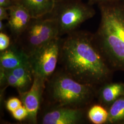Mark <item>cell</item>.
Here are the masks:
<instances>
[{
    "mask_svg": "<svg viewBox=\"0 0 124 124\" xmlns=\"http://www.w3.org/2000/svg\"><path fill=\"white\" fill-rule=\"evenodd\" d=\"M15 3L12 0H0V7L8 8Z\"/></svg>",
    "mask_w": 124,
    "mask_h": 124,
    "instance_id": "cell-20",
    "label": "cell"
},
{
    "mask_svg": "<svg viewBox=\"0 0 124 124\" xmlns=\"http://www.w3.org/2000/svg\"><path fill=\"white\" fill-rule=\"evenodd\" d=\"M58 64L77 81L98 88L110 82L114 72L95 34L83 31H73L62 38Z\"/></svg>",
    "mask_w": 124,
    "mask_h": 124,
    "instance_id": "cell-1",
    "label": "cell"
},
{
    "mask_svg": "<svg viewBox=\"0 0 124 124\" xmlns=\"http://www.w3.org/2000/svg\"><path fill=\"white\" fill-rule=\"evenodd\" d=\"M16 2L23 6L33 18L48 15L53 12L56 5L53 0H17Z\"/></svg>",
    "mask_w": 124,
    "mask_h": 124,
    "instance_id": "cell-12",
    "label": "cell"
},
{
    "mask_svg": "<svg viewBox=\"0 0 124 124\" xmlns=\"http://www.w3.org/2000/svg\"><path fill=\"white\" fill-rule=\"evenodd\" d=\"M87 119L86 109L65 107L46 108L38 117V123L42 124H79Z\"/></svg>",
    "mask_w": 124,
    "mask_h": 124,
    "instance_id": "cell-7",
    "label": "cell"
},
{
    "mask_svg": "<svg viewBox=\"0 0 124 124\" xmlns=\"http://www.w3.org/2000/svg\"><path fill=\"white\" fill-rule=\"evenodd\" d=\"M9 18L7 27L12 41H15L26 28L31 20V14L23 6L16 2L8 8Z\"/></svg>",
    "mask_w": 124,
    "mask_h": 124,
    "instance_id": "cell-9",
    "label": "cell"
},
{
    "mask_svg": "<svg viewBox=\"0 0 124 124\" xmlns=\"http://www.w3.org/2000/svg\"><path fill=\"white\" fill-rule=\"evenodd\" d=\"M96 14L92 5L81 0H67L56 3L49 16L57 21L59 36L68 35L76 31L81 24Z\"/></svg>",
    "mask_w": 124,
    "mask_h": 124,
    "instance_id": "cell-5",
    "label": "cell"
},
{
    "mask_svg": "<svg viewBox=\"0 0 124 124\" xmlns=\"http://www.w3.org/2000/svg\"><path fill=\"white\" fill-rule=\"evenodd\" d=\"M124 95V83L108 82L99 86L97 98L99 104L108 108L118 98Z\"/></svg>",
    "mask_w": 124,
    "mask_h": 124,
    "instance_id": "cell-11",
    "label": "cell"
},
{
    "mask_svg": "<svg viewBox=\"0 0 124 124\" xmlns=\"http://www.w3.org/2000/svg\"><path fill=\"white\" fill-rule=\"evenodd\" d=\"M29 63V57L13 41L8 48L0 52V70H11Z\"/></svg>",
    "mask_w": 124,
    "mask_h": 124,
    "instance_id": "cell-10",
    "label": "cell"
},
{
    "mask_svg": "<svg viewBox=\"0 0 124 124\" xmlns=\"http://www.w3.org/2000/svg\"><path fill=\"white\" fill-rule=\"evenodd\" d=\"M107 109L108 113L107 123H124V95L116 100Z\"/></svg>",
    "mask_w": 124,
    "mask_h": 124,
    "instance_id": "cell-13",
    "label": "cell"
},
{
    "mask_svg": "<svg viewBox=\"0 0 124 124\" xmlns=\"http://www.w3.org/2000/svg\"><path fill=\"white\" fill-rule=\"evenodd\" d=\"M112 2H123L124 3V0H88V3L90 4H97L99 5L106 3Z\"/></svg>",
    "mask_w": 124,
    "mask_h": 124,
    "instance_id": "cell-18",
    "label": "cell"
},
{
    "mask_svg": "<svg viewBox=\"0 0 124 124\" xmlns=\"http://www.w3.org/2000/svg\"><path fill=\"white\" fill-rule=\"evenodd\" d=\"M97 90L77 81L60 69L56 70L46 81L41 103L46 108L86 109L97 98Z\"/></svg>",
    "mask_w": 124,
    "mask_h": 124,
    "instance_id": "cell-3",
    "label": "cell"
},
{
    "mask_svg": "<svg viewBox=\"0 0 124 124\" xmlns=\"http://www.w3.org/2000/svg\"><path fill=\"white\" fill-rule=\"evenodd\" d=\"M62 39L61 36L54 38L29 57L34 75L46 80L56 70Z\"/></svg>",
    "mask_w": 124,
    "mask_h": 124,
    "instance_id": "cell-6",
    "label": "cell"
},
{
    "mask_svg": "<svg viewBox=\"0 0 124 124\" xmlns=\"http://www.w3.org/2000/svg\"><path fill=\"white\" fill-rule=\"evenodd\" d=\"M6 108L11 113L15 111L23 105V103L20 98L16 97L10 98L6 102Z\"/></svg>",
    "mask_w": 124,
    "mask_h": 124,
    "instance_id": "cell-15",
    "label": "cell"
},
{
    "mask_svg": "<svg viewBox=\"0 0 124 124\" xmlns=\"http://www.w3.org/2000/svg\"><path fill=\"white\" fill-rule=\"evenodd\" d=\"M9 13L8 9L2 7H0V20H8Z\"/></svg>",
    "mask_w": 124,
    "mask_h": 124,
    "instance_id": "cell-19",
    "label": "cell"
},
{
    "mask_svg": "<svg viewBox=\"0 0 124 124\" xmlns=\"http://www.w3.org/2000/svg\"><path fill=\"white\" fill-rule=\"evenodd\" d=\"M55 1L56 3H58V2H62V1H65L67 0H53Z\"/></svg>",
    "mask_w": 124,
    "mask_h": 124,
    "instance_id": "cell-22",
    "label": "cell"
},
{
    "mask_svg": "<svg viewBox=\"0 0 124 124\" xmlns=\"http://www.w3.org/2000/svg\"><path fill=\"white\" fill-rule=\"evenodd\" d=\"M87 117L93 124L107 123L108 117V109L100 104H94L90 106L87 110Z\"/></svg>",
    "mask_w": 124,
    "mask_h": 124,
    "instance_id": "cell-14",
    "label": "cell"
},
{
    "mask_svg": "<svg viewBox=\"0 0 124 124\" xmlns=\"http://www.w3.org/2000/svg\"><path fill=\"white\" fill-rule=\"evenodd\" d=\"M46 80L34 75V80L31 89L19 93L23 105L28 111L27 120L31 124H38V115L42 101Z\"/></svg>",
    "mask_w": 124,
    "mask_h": 124,
    "instance_id": "cell-8",
    "label": "cell"
},
{
    "mask_svg": "<svg viewBox=\"0 0 124 124\" xmlns=\"http://www.w3.org/2000/svg\"><path fill=\"white\" fill-rule=\"evenodd\" d=\"M12 42V39L5 32H0V51L8 48Z\"/></svg>",
    "mask_w": 124,
    "mask_h": 124,
    "instance_id": "cell-17",
    "label": "cell"
},
{
    "mask_svg": "<svg viewBox=\"0 0 124 124\" xmlns=\"http://www.w3.org/2000/svg\"><path fill=\"white\" fill-rule=\"evenodd\" d=\"M12 115L14 119L21 121L27 119L29 113L26 108L23 105L15 111L12 112Z\"/></svg>",
    "mask_w": 124,
    "mask_h": 124,
    "instance_id": "cell-16",
    "label": "cell"
},
{
    "mask_svg": "<svg viewBox=\"0 0 124 124\" xmlns=\"http://www.w3.org/2000/svg\"><path fill=\"white\" fill-rule=\"evenodd\" d=\"M12 0L13 1V2H14V3H15V2L16 1V0Z\"/></svg>",
    "mask_w": 124,
    "mask_h": 124,
    "instance_id": "cell-23",
    "label": "cell"
},
{
    "mask_svg": "<svg viewBox=\"0 0 124 124\" xmlns=\"http://www.w3.org/2000/svg\"><path fill=\"white\" fill-rule=\"evenodd\" d=\"M59 36L56 20L49 15L31 18L29 24L14 42L29 57L54 38Z\"/></svg>",
    "mask_w": 124,
    "mask_h": 124,
    "instance_id": "cell-4",
    "label": "cell"
},
{
    "mask_svg": "<svg viewBox=\"0 0 124 124\" xmlns=\"http://www.w3.org/2000/svg\"><path fill=\"white\" fill-rule=\"evenodd\" d=\"M98 5L101 21L94 34L98 45L113 71H124V3Z\"/></svg>",
    "mask_w": 124,
    "mask_h": 124,
    "instance_id": "cell-2",
    "label": "cell"
},
{
    "mask_svg": "<svg viewBox=\"0 0 124 124\" xmlns=\"http://www.w3.org/2000/svg\"><path fill=\"white\" fill-rule=\"evenodd\" d=\"M6 27H7V25H6L3 21L0 20V32H5V30Z\"/></svg>",
    "mask_w": 124,
    "mask_h": 124,
    "instance_id": "cell-21",
    "label": "cell"
}]
</instances>
